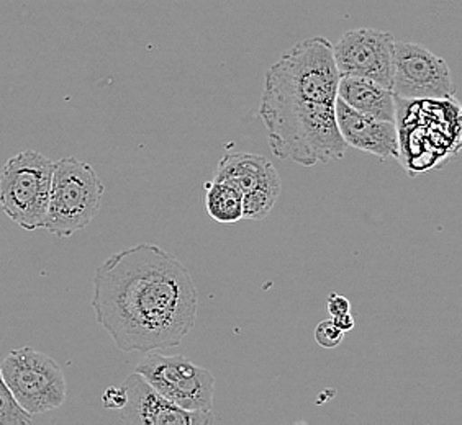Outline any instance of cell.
Segmentation results:
<instances>
[{
	"mask_svg": "<svg viewBox=\"0 0 462 425\" xmlns=\"http://www.w3.org/2000/svg\"><path fill=\"white\" fill-rule=\"evenodd\" d=\"M315 340L323 348H337L345 340V332L333 322V319H327L315 328Z\"/></svg>",
	"mask_w": 462,
	"mask_h": 425,
	"instance_id": "16",
	"label": "cell"
},
{
	"mask_svg": "<svg viewBox=\"0 0 462 425\" xmlns=\"http://www.w3.org/2000/svg\"><path fill=\"white\" fill-rule=\"evenodd\" d=\"M338 98L363 115L395 123V95L379 82L343 76L339 77Z\"/></svg>",
	"mask_w": 462,
	"mask_h": 425,
	"instance_id": "12",
	"label": "cell"
},
{
	"mask_svg": "<svg viewBox=\"0 0 462 425\" xmlns=\"http://www.w3.org/2000/svg\"><path fill=\"white\" fill-rule=\"evenodd\" d=\"M214 180L236 186L243 194L256 186H282L279 172L271 160L243 152L226 154L217 166Z\"/></svg>",
	"mask_w": 462,
	"mask_h": 425,
	"instance_id": "11",
	"label": "cell"
},
{
	"mask_svg": "<svg viewBox=\"0 0 462 425\" xmlns=\"http://www.w3.org/2000/svg\"><path fill=\"white\" fill-rule=\"evenodd\" d=\"M126 404V391L124 386H112L108 390L104 391L102 394V406L106 409H120L124 408Z\"/></svg>",
	"mask_w": 462,
	"mask_h": 425,
	"instance_id": "17",
	"label": "cell"
},
{
	"mask_svg": "<svg viewBox=\"0 0 462 425\" xmlns=\"http://www.w3.org/2000/svg\"><path fill=\"white\" fill-rule=\"evenodd\" d=\"M391 90L407 100L456 97L453 74L445 59L410 41H395Z\"/></svg>",
	"mask_w": 462,
	"mask_h": 425,
	"instance_id": "7",
	"label": "cell"
},
{
	"mask_svg": "<svg viewBox=\"0 0 462 425\" xmlns=\"http://www.w3.org/2000/svg\"><path fill=\"white\" fill-rule=\"evenodd\" d=\"M92 310L122 352H161L180 346L196 328L199 292L179 258L143 242L96 270Z\"/></svg>",
	"mask_w": 462,
	"mask_h": 425,
	"instance_id": "1",
	"label": "cell"
},
{
	"mask_svg": "<svg viewBox=\"0 0 462 425\" xmlns=\"http://www.w3.org/2000/svg\"><path fill=\"white\" fill-rule=\"evenodd\" d=\"M333 319V322L338 326L345 334L349 332V330H353L356 326L355 318H353V314L351 312H346V314H341V316H335Z\"/></svg>",
	"mask_w": 462,
	"mask_h": 425,
	"instance_id": "19",
	"label": "cell"
},
{
	"mask_svg": "<svg viewBox=\"0 0 462 425\" xmlns=\"http://www.w3.org/2000/svg\"><path fill=\"white\" fill-rule=\"evenodd\" d=\"M54 162L42 152L12 156L0 172V208L22 230L45 228Z\"/></svg>",
	"mask_w": 462,
	"mask_h": 425,
	"instance_id": "4",
	"label": "cell"
},
{
	"mask_svg": "<svg viewBox=\"0 0 462 425\" xmlns=\"http://www.w3.org/2000/svg\"><path fill=\"white\" fill-rule=\"evenodd\" d=\"M32 422L33 416L18 406L0 375V425H28Z\"/></svg>",
	"mask_w": 462,
	"mask_h": 425,
	"instance_id": "15",
	"label": "cell"
},
{
	"mask_svg": "<svg viewBox=\"0 0 462 425\" xmlns=\"http://www.w3.org/2000/svg\"><path fill=\"white\" fill-rule=\"evenodd\" d=\"M2 380L18 406L30 416L45 414L66 402V376L51 357L32 347L12 350L0 364Z\"/></svg>",
	"mask_w": 462,
	"mask_h": 425,
	"instance_id": "5",
	"label": "cell"
},
{
	"mask_svg": "<svg viewBox=\"0 0 462 425\" xmlns=\"http://www.w3.org/2000/svg\"><path fill=\"white\" fill-rule=\"evenodd\" d=\"M207 212L215 222L233 224L243 220V192L236 186L212 180L205 194Z\"/></svg>",
	"mask_w": 462,
	"mask_h": 425,
	"instance_id": "13",
	"label": "cell"
},
{
	"mask_svg": "<svg viewBox=\"0 0 462 425\" xmlns=\"http://www.w3.org/2000/svg\"><path fill=\"white\" fill-rule=\"evenodd\" d=\"M282 186H256L243 194V220L261 222L276 206Z\"/></svg>",
	"mask_w": 462,
	"mask_h": 425,
	"instance_id": "14",
	"label": "cell"
},
{
	"mask_svg": "<svg viewBox=\"0 0 462 425\" xmlns=\"http://www.w3.org/2000/svg\"><path fill=\"white\" fill-rule=\"evenodd\" d=\"M339 77L333 45L323 36L299 41L269 68L259 116L276 158L303 167L345 158L335 112Z\"/></svg>",
	"mask_w": 462,
	"mask_h": 425,
	"instance_id": "2",
	"label": "cell"
},
{
	"mask_svg": "<svg viewBox=\"0 0 462 425\" xmlns=\"http://www.w3.org/2000/svg\"><path fill=\"white\" fill-rule=\"evenodd\" d=\"M335 112L339 134L346 146L373 154L383 160L401 158L397 123L363 115L339 98H337Z\"/></svg>",
	"mask_w": 462,
	"mask_h": 425,
	"instance_id": "10",
	"label": "cell"
},
{
	"mask_svg": "<svg viewBox=\"0 0 462 425\" xmlns=\"http://www.w3.org/2000/svg\"><path fill=\"white\" fill-rule=\"evenodd\" d=\"M134 372L180 409L192 412H212L214 409V373L187 360L184 355L150 352Z\"/></svg>",
	"mask_w": 462,
	"mask_h": 425,
	"instance_id": "6",
	"label": "cell"
},
{
	"mask_svg": "<svg viewBox=\"0 0 462 425\" xmlns=\"http://www.w3.org/2000/svg\"><path fill=\"white\" fill-rule=\"evenodd\" d=\"M327 308H328L331 318H335V316H341V314L351 312V303L345 296L338 294V293H331L328 300H327Z\"/></svg>",
	"mask_w": 462,
	"mask_h": 425,
	"instance_id": "18",
	"label": "cell"
},
{
	"mask_svg": "<svg viewBox=\"0 0 462 425\" xmlns=\"http://www.w3.org/2000/svg\"><path fill=\"white\" fill-rule=\"evenodd\" d=\"M395 38L391 32L355 28L339 36L333 58L339 76H356L379 82L391 89Z\"/></svg>",
	"mask_w": 462,
	"mask_h": 425,
	"instance_id": "8",
	"label": "cell"
},
{
	"mask_svg": "<svg viewBox=\"0 0 462 425\" xmlns=\"http://www.w3.org/2000/svg\"><path fill=\"white\" fill-rule=\"evenodd\" d=\"M106 186L94 167L76 158L54 162L45 228L56 238H71L96 220Z\"/></svg>",
	"mask_w": 462,
	"mask_h": 425,
	"instance_id": "3",
	"label": "cell"
},
{
	"mask_svg": "<svg viewBox=\"0 0 462 425\" xmlns=\"http://www.w3.org/2000/svg\"><path fill=\"white\" fill-rule=\"evenodd\" d=\"M122 386L126 391V404L120 412L128 424L207 425L214 419L212 412H192L172 404L136 372L126 376Z\"/></svg>",
	"mask_w": 462,
	"mask_h": 425,
	"instance_id": "9",
	"label": "cell"
}]
</instances>
